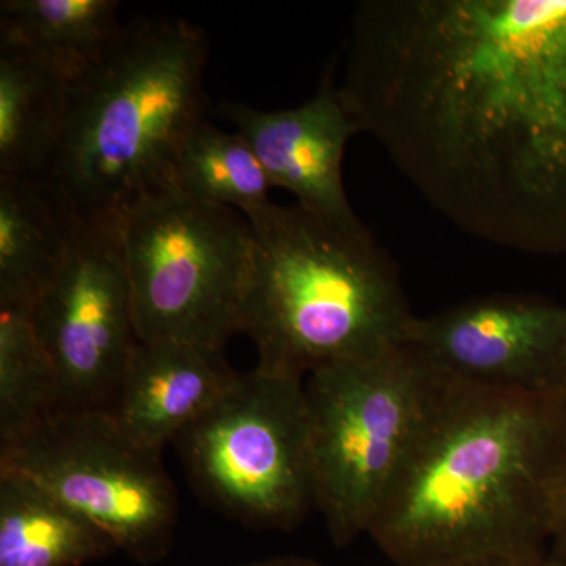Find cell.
Returning <instances> with one entry per match:
<instances>
[{
  "label": "cell",
  "mask_w": 566,
  "mask_h": 566,
  "mask_svg": "<svg viewBox=\"0 0 566 566\" xmlns=\"http://www.w3.org/2000/svg\"><path fill=\"white\" fill-rule=\"evenodd\" d=\"M565 479L560 390L453 379L367 536L395 566L545 551Z\"/></svg>",
  "instance_id": "6da1fadb"
},
{
  "label": "cell",
  "mask_w": 566,
  "mask_h": 566,
  "mask_svg": "<svg viewBox=\"0 0 566 566\" xmlns=\"http://www.w3.org/2000/svg\"><path fill=\"white\" fill-rule=\"evenodd\" d=\"M208 41L181 18H139L71 84L44 180L80 218L120 216L170 185L175 159L205 118Z\"/></svg>",
  "instance_id": "7a4b0ae2"
},
{
  "label": "cell",
  "mask_w": 566,
  "mask_h": 566,
  "mask_svg": "<svg viewBox=\"0 0 566 566\" xmlns=\"http://www.w3.org/2000/svg\"><path fill=\"white\" fill-rule=\"evenodd\" d=\"M244 216L252 262L241 331L256 346V367L304 379L403 344L416 315L370 232H348L297 203Z\"/></svg>",
  "instance_id": "3957f363"
},
{
  "label": "cell",
  "mask_w": 566,
  "mask_h": 566,
  "mask_svg": "<svg viewBox=\"0 0 566 566\" xmlns=\"http://www.w3.org/2000/svg\"><path fill=\"white\" fill-rule=\"evenodd\" d=\"M452 382L409 344L304 379L316 509L335 546L368 534Z\"/></svg>",
  "instance_id": "277c9868"
},
{
  "label": "cell",
  "mask_w": 566,
  "mask_h": 566,
  "mask_svg": "<svg viewBox=\"0 0 566 566\" xmlns=\"http://www.w3.org/2000/svg\"><path fill=\"white\" fill-rule=\"evenodd\" d=\"M120 232L139 340L222 352L241 331L252 262L248 218L169 185L129 205Z\"/></svg>",
  "instance_id": "5b68a950"
},
{
  "label": "cell",
  "mask_w": 566,
  "mask_h": 566,
  "mask_svg": "<svg viewBox=\"0 0 566 566\" xmlns=\"http://www.w3.org/2000/svg\"><path fill=\"white\" fill-rule=\"evenodd\" d=\"M175 442L193 488L243 526L290 531L316 509L304 379L255 367Z\"/></svg>",
  "instance_id": "8992f818"
},
{
  "label": "cell",
  "mask_w": 566,
  "mask_h": 566,
  "mask_svg": "<svg viewBox=\"0 0 566 566\" xmlns=\"http://www.w3.org/2000/svg\"><path fill=\"white\" fill-rule=\"evenodd\" d=\"M0 468L36 480L142 565L158 564L172 551L178 502L161 453L129 438L107 409L52 417L0 450Z\"/></svg>",
  "instance_id": "52a82bcc"
},
{
  "label": "cell",
  "mask_w": 566,
  "mask_h": 566,
  "mask_svg": "<svg viewBox=\"0 0 566 566\" xmlns=\"http://www.w3.org/2000/svg\"><path fill=\"white\" fill-rule=\"evenodd\" d=\"M31 318L54 365L66 411H109L139 344L120 216L74 214L61 263Z\"/></svg>",
  "instance_id": "ba28073f"
},
{
  "label": "cell",
  "mask_w": 566,
  "mask_h": 566,
  "mask_svg": "<svg viewBox=\"0 0 566 566\" xmlns=\"http://www.w3.org/2000/svg\"><path fill=\"white\" fill-rule=\"evenodd\" d=\"M403 344L463 385L512 392L558 390L566 305L531 294H488L416 316Z\"/></svg>",
  "instance_id": "9c48e42d"
},
{
  "label": "cell",
  "mask_w": 566,
  "mask_h": 566,
  "mask_svg": "<svg viewBox=\"0 0 566 566\" xmlns=\"http://www.w3.org/2000/svg\"><path fill=\"white\" fill-rule=\"evenodd\" d=\"M219 112L251 145L273 188L286 189L305 210L348 232H368L354 214L342 178L346 144L357 132L338 95L333 66L324 71L314 98L293 109L264 112L226 102Z\"/></svg>",
  "instance_id": "30bf717a"
},
{
  "label": "cell",
  "mask_w": 566,
  "mask_h": 566,
  "mask_svg": "<svg viewBox=\"0 0 566 566\" xmlns=\"http://www.w3.org/2000/svg\"><path fill=\"white\" fill-rule=\"evenodd\" d=\"M238 376L222 352L177 342L139 340L109 412L129 438L163 453Z\"/></svg>",
  "instance_id": "8fae6325"
},
{
  "label": "cell",
  "mask_w": 566,
  "mask_h": 566,
  "mask_svg": "<svg viewBox=\"0 0 566 566\" xmlns=\"http://www.w3.org/2000/svg\"><path fill=\"white\" fill-rule=\"evenodd\" d=\"M76 76L46 55L0 39V178L44 180Z\"/></svg>",
  "instance_id": "7c38bea8"
},
{
  "label": "cell",
  "mask_w": 566,
  "mask_h": 566,
  "mask_svg": "<svg viewBox=\"0 0 566 566\" xmlns=\"http://www.w3.org/2000/svg\"><path fill=\"white\" fill-rule=\"evenodd\" d=\"M117 551L102 527L36 480L0 468V566H82Z\"/></svg>",
  "instance_id": "4fadbf2b"
},
{
  "label": "cell",
  "mask_w": 566,
  "mask_h": 566,
  "mask_svg": "<svg viewBox=\"0 0 566 566\" xmlns=\"http://www.w3.org/2000/svg\"><path fill=\"white\" fill-rule=\"evenodd\" d=\"M73 219L46 180L0 178V307L32 312L57 271Z\"/></svg>",
  "instance_id": "5bb4252c"
},
{
  "label": "cell",
  "mask_w": 566,
  "mask_h": 566,
  "mask_svg": "<svg viewBox=\"0 0 566 566\" xmlns=\"http://www.w3.org/2000/svg\"><path fill=\"white\" fill-rule=\"evenodd\" d=\"M120 9L117 0H3L0 39L80 74L120 32Z\"/></svg>",
  "instance_id": "9a60e30c"
},
{
  "label": "cell",
  "mask_w": 566,
  "mask_h": 566,
  "mask_svg": "<svg viewBox=\"0 0 566 566\" xmlns=\"http://www.w3.org/2000/svg\"><path fill=\"white\" fill-rule=\"evenodd\" d=\"M31 314L0 307V450L66 411L61 382Z\"/></svg>",
  "instance_id": "2e32d148"
},
{
  "label": "cell",
  "mask_w": 566,
  "mask_h": 566,
  "mask_svg": "<svg viewBox=\"0 0 566 566\" xmlns=\"http://www.w3.org/2000/svg\"><path fill=\"white\" fill-rule=\"evenodd\" d=\"M170 186L196 202L234 207L245 214L271 203L273 182L241 134L203 120L182 142Z\"/></svg>",
  "instance_id": "e0dca14e"
},
{
  "label": "cell",
  "mask_w": 566,
  "mask_h": 566,
  "mask_svg": "<svg viewBox=\"0 0 566 566\" xmlns=\"http://www.w3.org/2000/svg\"><path fill=\"white\" fill-rule=\"evenodd\" d=\"M438 566H562L549 551H506L460 558Z\"/></svg>",
  "instance_id": "ac0fdd59"
},
{
  "label": "cell",
  "mask_w": 566,
  "mask_h": 566,
  "mask_svg": "<svg viewBox=\"0 0 566 566\" xmlns=\"http://www.w3.org/2000/svg\"><path fill=\"white\" fill-rule=\"evenodd\" d=\"M551 556L556 558L558 564L566 566V479L562 486L554 515L553 534L547 545Z\"/></svg>",
  "instance_id": "d6986e66"
},
{
  "label": "cell",
  "mask_w": 566,
  "mask_h": 566,
  "mask_svg": "<svg viewBox=\"0 0 566 566\" xmlns=\"http://www.w3.org/2000/svg\"><path fill=\"white\" fill-rule=\"evenodd\" d=\"M237 566H324L315 560L301 557H274L264 558V560L249 562Z\"/></svg>",
  "instance_id": "ffe728a7"
},
{
  "label": "cell",
  "mask_w": 566,
  "mask_h": 566,
  "mask_svg": "<svg viewBox=\"0 0 566 566\" xmlns=\"http://www.w3.org/2000/svg\"><path fill=\"white\" fill-rule=\"evenodd\" d=\"M558 390H560L562 397H564V401H565V406H566V346H565L564 359H562L560 378H558Z\"/></svg>",
  "instance_id": "44dd1931"
}]
</instances>
